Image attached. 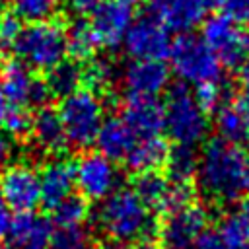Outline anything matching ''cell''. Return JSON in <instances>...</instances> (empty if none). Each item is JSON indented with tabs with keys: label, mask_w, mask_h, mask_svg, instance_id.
Instances as JSON below:
<instances>
[{
	"label": "cell",
	"mask_w": 249,
	"mask_h": 249,
	"mask_svg": "<svg viewBox=\"0 0 249 249\" xmlns=\"http://www.w3.org/2000/svg\"><path fill=\"white\" fill-rule=\"evenodd\" d=\"M198 189L214 202H237L249 195V152L222 138L210 140L195 171Z\"/></svg>",
	"instance_id": "cell-1"
},
{
	"label": "cell",
	"mask_w": 249,
	"mask_h": 249,
	"mask_svg": "<svg viewBox=\"0 0 249 249\" xmlns=\"http://www.w3.org/2000/svg\"><path fill=\"white\" fill-rule=\"evenodd\" d=\"M95 226L105 237L130 245L154 241L158 231L152 210L136 196L132 189H115L109 196L99 200L95 210Z\"/></svg>",
	"instance_id": "cell-2"
},
{
	"label": "cell",
	"mask_w": 249,
	"mask_h": 249,
	"mask_svg": "<svg viewBox=\"0 0 249 249\" xmlns=\"http://www.w3.org/2000/svg\"><path fill=\"white\" fill-rule=\"evenodd\" d=\"M12 53L31 72L45 74L66 58V25L56 18L29 21L12 45Z\"/></svg>",
	"instance_id": "cell-3"
},
{
	"label": "cell",
	"mask_w": 249,
	"mask_h": 249,
	"mask_svg": "<svg viewBox=\"0 0 249 249\" xmlns=\"http://www.w3.org/2000/svg\"><path fill=\"white\" fill-rule=\"evenodd\" d=\"M56 111L70 148L88 150L95 144V136L105 119V107L99 93L88 88H78L76 91L60 97Z\"/></svg>",
	"instance_id": "cell-4"
},
{
	"label": "cell",
	"mask_w": 249,
	"mask_h": 249,
	"mask_svg": "<svg viewBox=\"0 0 249 249\" xmlns=\"http://www.w3.org/2000/svg\"><path fill=\"white\" fill-rule=\"evenodd\" d=\"M167 56L171 60V72L183 84H191L196 88L222 80L220 60L198 35L181 33V37L171 43Z\"/></svg>",
	"instance_id": "cell-5"
},
{
	"label": "cell",
	"mask_w": 249,
	"mask_h": 249,
	"mask_svg": "<svg viewBox=\"0 0 249 249\" xmlns=\"http://www.w3.org/2000/svg\"><path fill=\"white\" fill-rule=\"evenodd\" d=\"M163 107V130L175 144L195 146L208 134L210 121L206 111L196 103L185 86L171 88Z\"/></svg>",
	"instance_id": "cell-6"
},
{
	"label": "cell",
	"mask_w": 249,
	"mask_h": 249,
	"mask_svg": "<svg viewBox=\"0 0 249 249\" xmlns=\"http://www.w3.org/2000/svg\"><path fill=\"white\" fill-rule=\"evenodd\" d=\"M200 37L228 68H239L249 58V29L226 14L204 19Z\"/></svg>",
	"instance_id": "cell-7"
},
{
	"label": "cell",
	"mask_w": 249,
	"mask_h": 249,
	"mask_svg": "<svg viewBox=\"0 0 249 249\" xmlns=\"http://www.w3.org/2000/svg\"><path fill=\"white\" fill-rule=\"evenodd\" d=\"M119 183L115 161L101 152H84L74 163V185L86 200H103L119 189Z\"/></svg>",
	"instance_id": "cell-8"
},
{
	"label": "cell",
	"mask_w": 249,
	"mask_h": 249,
	"mask_svg": "<svg viewBox=\"0 0 249 249\" xmlns=\"http://www.w3.org/2000/svg\"><path fill=\"white\" fill-rule=\"evenodd\" d=\"M123 45L132 58L161 60L169 53L171 37L169 29L150 12L138 19H132L123 37Z\"/></svg>",
	"instance_id": "cell-9"
},
{
	"label": "cell",
	"mask_w": 249,
	"mask_h": 249,
	"mask_svg": "<svg viewBox=\"0 0 249 249\" xmlns=\"http://www.w3.org/2000/svg\"><path fill=\"white\" fill-rule=\"evenodd\" d=\"M0 195L10 210L33 212L39 206V177L31 163H6L0 171Z\"/></svg>",
	"instance_id": "cell-10"
},
{
	"label": "cell",
	"mask_w": 249,
	"mask_h": 249,
	"mask_svg": "<svg viewBox=\"0 0 249 249\" xmlns=\"http://www.w3.org/2000/svg\"><path fill=\"white\" fill-rule=\"evenodd\" d=\"M208 228V212L196 204H185L167 212L160 226V241L165 249H191L193 241Z\"/></svg>",
	"instance_id": "cell-11"
},
{
	"label": "cell",
	"mask_w": 249,
	"mask_h": 249,
	"mask_svg": "<svg viewBox=\"0 0 249 249\" xmlns=\"http://www.w3.org/2000/svg\"><path fill=\"white\" fill-rule=\"evenodd\" d=\"M136 6L124 0H101L91 12V27L99 47L117 49L134 19Z\"/></svg>",
	"instance_id": "cell-12"
},
{
	"label": "cell",
	"mask_w": 249,
	"mask_h": 249,
	"mask_svg": "<svg viewBox=\"0 0 249 249\" xmlns=\"http://www.w3.org/2000/svg\"><path fill=\"white\" fill-rule=\"evenodd\" d=\"M121 82L126 95L158 97L169 84V70L161 60L134 58L121 70Z\"/></svg>",
	"instance_id": "cell-13"
},
{
	"label": "cell",
	"mask_w": 249,
	"mask_h": 249,
	"mask_svg": "<svg viewBox=\"0 0 249 249\" xmlns=\"http://www.w3.org/2000/svg\"><path fill=\"white\" fill-rule=\"evenodd\" d=\"M39 204L51 210L56 202L74 191V161L68 158L53 156L45 160L39 167Z\"/></svg>",
	"instance_id": "cell-14"
},
{
	"label": "cell",
	"mask_w": 249,
	"mask_h": 249,
	"mask_svg": "<svg viewBox=\"0 0 249 249\" xmlns=\"http://www.w3.org/2000/svg\"><path fill=\"white\" fill-rule=\"evenodd\" d=\"M212 0H154L152 14L171 31L189 33L208 18Z\"/></svg>",
	"instance_id": "cell-15"
},
{
	"label": "cell",
	"mask_w": 249,
	"mask_h": 249,
	"mask_svg": "<svg viewBox=\"0 0 249 249\" xmlns=\"http://www.w3.org/2000/svg\"><path fill=\"white\" fill-rule=\"evenodd\" d=\"M31 144L41 156H60L66 148V134L60 123L58 111L51 105L33 109V124H31Z\"/></svg>",
	"instance_id": "cell-16"
},
{
	"label": "cell",
	"mask_w": 249,
	"mask_h": 249,
	"mask_svg": "<svg viewBox=\"0 0 249 249\" xmlns=\"http://www.w3.org/2000/svg\"><path fill=\"white\" fill-rule=\"evenodd\" d=\"M121 117L136 136L161 134L163 130V107L158 97L126 95Z\"/></svg>",
	"instance_id": "cell-17"
},
{
	"label": "cell",
	"mask_w": 249,
	"mask_h": 249,
	"mask_svg": "<svg viewBox=\"0 0 249 249\" xmlns=\"http://www.w3.org/2000/svg\"><path fill=\"white\" fill-rule=\"evenodd\" d=\"M165 154H167V144L161 134L136 136L121 161L124 163L126 169H130L134 173L156 171L158 167L163 165Z\"/></svg>",
	"instance_id": "cell-18"
},
{
	"label": "cell",
	"mask_w": 249,
	"mask_h": 249,
	"mask_svg": "<svg viewBox=\"0 0 249 249\" xmlns=\"http://www.w3.org/2000/svg\"><path fill=\"white\" fill-rule=\"evenodd\" d=\"M134 138L136 134L130 130L123 117H105L95 136V146L97 152H101L109 160L121 161L128 152L130 144L134 142Z\"/></svg>",
	"instance_id": "cell-19"
},
{
	"label": "cell",
	"mask_w": 249,
	"mask_h": 249,
	"mask_svg": "<svg viewBox=\"0 0 249 249\" xmlns=\"http://www.w3.org/2000/svg\"><path fill=\"white\" fill-rule=\"evenodd\" d=\"M33 72L16 56L0 58V86L10 107H25Z\"/></svg>",
	"instance_id": "cell-20"
},
{
	"label": "cell",
	"mask_w": 249,
	"mask_h": 249,
	"mask_svg": "<svg viewBox=\"0 0 249 249\" xmlns=\"http://www.w3.org/2000/svg\"><path fill=\"white\" fill-rule=\"evenodd\" d=\"M218 231L228 249H249V198L237 200L222 216Z\"/></svg>",
	"instance_id": "cell-21"
},
{
	"label": "cell",
	"mask_w": 249,
	"mask_h": 249,
	"mask_svg": "<svg viewBox=\"0 0 249 249\" xmlns=\"http://www.w3.org/2000/svg\"><path fill=\"white\" fill-rule=\"evenodd\" d=\"M132 191L150 210H167L171 179L158 173V169L156 171H144V173L136 175Z\"/></svg>",
	"instance_id": "cell-22"
},
{
	"label": "cell",
	"mask_w": 249,
	"mask_h": 249,
	"mask_svg": "<svg viewBox=\"0 0 249 249\" xmlns=\"http://www.w3.org/2000/svg\"><path fill=\"white\" fill-rule=\"evenodd\" d=\"M99 49L95 31L86 18H76L66 27V53L74 60H88Z\"/></svg>",
	"instance_id": "cell-23"
},
{
	"label": "cell",
	"mask_w": 249,
	"mask_h": 249,
	"mask_svg": "<svg viewBox=\"0 0 249 249\" xmlns=\"http://www.w3.org/2000/svg\"><path fill=\"white\" fill-rule=\"evenodd\" d=\"M45 82L53 97H64L82 86V66L76 60L62 58L51 70L45 72Z\"/></svg>",
	"instance_id": "cell-24"
},
{
	"label": "cell",
	"mask_w": 249,
	"mask_h": 249,
	"mask_svg": "<svg viewBox=\"0 0 249 249\" xmlns=\"http://www.w3.org/2000/svg\"><path fill=\"white\" fill-rule=\"evenodd\" d=\"M91 58L93 60L82 68V84H86V88L95 93L111 89L121 80L119 66L109 58H95V56Z\"/></svg>",
	"instance_id": "cell-25"
},
{
	"label": "cell",
	"mask_w": 249,
	"mask_h": 249,
	"mask_svg": "<svg viewBox=\"0 0 249 249\" xmlns=\"http://www.w3.org/2000/svg\"><path fill=\"white\" fill-rule=\"evenodd\" d=\"M165 167L173 181H191L196 171L198 154L195 146L189 144H175L173 148H167L165 154Z\"/></svg>",
	"instance_id": "cell-26"
},
{
	"label": "cell",
	"mask_w": 249,
	"mask_h": 249,
	"mask_svg": "<svg viewBox=\"0 0 249 249\" xmlns=\"http://www.w3.org/2000/svg\"><path fill=\"white\" fill-rule=\"evenodd\" d=\"M214 124H216L218 136L226 142L239 144V142L249 138V130L245 126V121H243V117H241V113L237 111L235 105H230V103L220 105L216 109Z\"/></svg>",
	"instance_id": "cell-27"
},
{
	"label": "cell",
	"mask_w": 249,
	"mask_h": 249,
	"mask_svg": "<svg viewBox=\"0 0 249 249\" xmlns=\"http://www.w3.org/2000/svg\"><path fill=\"white\" fill-rule=\"evenodd\" d=\"M49 212L56 226H78L84 224L89 210H88V200L80 193L78 195L70 193L60 202H56Z\"/></svg>",
	"instance_id": "cell-28"
},
{
	"label": "cell",
	"mask_w": 249,
	"mask_h": 249,
	"mask_svg": "<svg viewBox=\"0 0 249 249\" xmlns=\"http://www.w3.org/2000/svg\"><path fill=\"white\" fill-rule=\"evenodd\" d=\"M49 249H95V243L91 231L82 224L58 226L51 233Z\"/></svg>",
	"instance_id": "cell-29"
},
{
	"label": "cell",
	"mask_w": 249,
	"mask_h": 249,
	"mask_svg": "<svg viewBox=\"0 0 249 249\" xmlns=\"http://www.w3.org/2000/svg\"><path fill=\"white\" fill-rule=\"evenodd\" d=\"M4 132L19 146H25L31 140V124H33V111L29 107H8L2 119Z\"/></svg>",
	"instance_id": "cell-30"
},
{
	"label": "cell",
	"mask_w": 249,
	"mask_h": 249,
	"mask_svg": "<svg viewBox=\"0 0 249 249\" xmlns=\"http://www.w3.org/2000/svg\"><path fill=\"white\" fill-rule=\"evenodd\" d=\"M8 6L25 21H39L54 18L58 0H8Z\"/></svg>",
	"instance_id": "cell-31"
},
{
	"label": "cell",
	"mask_w": 249,
	"mask_h": 249,
	"mask_svg": "<svg viewBox=\"0 0 249 249\" xmlns=\"http://www.w3.org/2000/svg\"><path fill=\"white\" fill-rule=\"evenodd\" d=\"M21 21L23 19L8 4H0V58L12 53V45L23 27Z\"/></svg>",
	"instance_id": "cell-32"
},
{
	"label": "cell",
	"mask_w": 249,
	"mask_h": 249,
	"mask_svg": "<svg viewBox=\"0 0 249 249\" xmlns=\"http://www.w3.org/2000/svg\"><path fill=\"white\" fill-rule=\"evenodd\" d=\"M35 216L37 214H33V212H16L10 218V226H8V231L4 235L6 237V247L18 249L23 243V239L27 237V233L33 228Z\"/></svg>",
	"instance_id": "cell-33"
},
{
	"label": "cell",
	"mask_w": 249,
	"mask_h": 249,
	"mask_svg": "<svg viewBox=\"0 0 249 249\" xmlns=\"http://www.w3.org/2000/svg\"><path fill=\"white\" fill-rule=\"evenodd\" d=\"M193 95H195L196 103L206 113L216 111L220 105L226 103V84H224V80H220V82H210V84L196 86Z\"/></svg>",
	"instance_id": "cell-34"
},
{
	"label": "cell",
	"mask_w": 249,
	"mask_h": 249,
	"mask_svg": "<svg viewBox=\"0 0 249 249\" xmlns=\"http://www.w3.org/2000/svg\"><path fill=\"white\" fill-rule=\"evenodd\" d=\"M51 233H53L51 220L47 216H35L31 231L27 233V237L23 239V243L18 249H49Z\"/></svg>",
	"instance_id": "cell-35"
},
{
	"label": "cell",
	"mask_w": 249,
	"mask_h": 249,
	"mask_svg": "<svg viewBox=\"0 0 249 249\" xmlns=\"http://www.w3.org/2000/svg\"><path fill=\"white\" fill-rule=\"evenodd\" d=\"M53 99H54V97H53V93H51V89H49L45 78L39 76L37 72H33L31 84H29V89H27V101H25V107H29V109L33 111V109L51 105Z\"/></svg>",
	"instance_id": "cell-36"
},
{
	"label": "cell",
	"mask_w": 249,
	"mask_h": 249,
	"mask_svg": "<svg viewBox=\"0 0 249 249\" xmlns=\"http://www.w3.org/2000/svg\"><path fill=\"white\" fill-rule=\"evenodd\" d=\"M218 8L239 23H249V0H214Z\"/></svg>",
	"instance_id": "cell-37"
},
{
	"label": "cell",
	"mask_w": 249,
	"mask_h": 249,
	"mask_svg": "<svg viewBox=\"0 0 249 249\" xmlns=\"http://www.w3.org/2000/svg\"><path fill=\"white\" fill-rule=\"evenodd\" d=\"M191 249H228L218 230H202L200 235L193 241Z\"/></svg>",
	"instance_id": "cell-38"
},
{
	"label": "cell",
	"mask_w": 249,
	"mask_h": 249,
	"mask_svg": "<svg viewBox=\"0 0 249 249\" xmlns=\"http://www.w3.org/2000/svg\"><path fill=\"white\" fill-rule=\"evenodd\" d=\"M101 0H68V8L78 14V16H84V14H91L93 8L99 4Z\"/></svg>",
	"instance_id": "cell-39"
},
{
	"label": "cell",
	"mask_w": 249,
	"mask_h": 249,
	"mask_svg": "<svg viewBox=\"0 0 249 249\" xmlns=\"http://www.w3.org/2000/svg\"><path fill=\"white\" fill-rule=\"evenodd\" d=\"M235 107H237V111L241 113V117H243V121H245V126H247V130H249V89H245V91L237 97Z\"/></svg>",
	"instance_id": "cell-40"
},
{
	"label": "cell",
	"mask_w": 249,
	"mask_h": 249,
	"mask_svg": "<svg viewBox=\"0 0 249 249\" xmlns=\"http://www.w3.org/2000/svg\"><path fill=\"white\" fill-rule=\"evenodd\" d=\"M10 208H8V204L4 202V198H2V195H0V237H4L6 235V231H8V226H10Z\"/></svg>",
	"instance_id": "cell-41"
},
{
	"label": "cell",
	"mask_w": 249,
	"mask_h": 249,
	"mask_svg": "<svg viewBox=\"0 0 249 249\" xmlns=\"http://www.w3.org/2000/svg\"><path fill=\"white\" fill-rule=\"evenodd\" d=\"M10 154H12V150H10V140H8V136L0 130V165H6V163H8Z\"/></svg>",
	"instance_id": "cell-42"
},
{
	"label": "cell",
	"mask_w": 249,
	"mask_h": 249,
	"mask_svg": "<svg viewBox=\"0 0 249 249\" xmlns=\"http://www.w3.org/2000/svg\"><path fill=\"white\" fill-rule=\"evenodd\" d=\"M97 249H132V245H130V243H124V241H119V239L105 237L103 243H101Z\"/></svg>",
	"instance_id": "cell-43"
},
{
	"label": "cell",
	"mask_w": 249,
	"mask_h": 249,
	"mask_svg": "<svg viewBox=\"0 0 249 249\" xmlns=\"http://www.w3.org/2000/svg\"><path fill=\"white\" fill-rule=\"evenodd\" d=\"M239 78H241V82L245 84V88L249 89V58L239 66Z\"/></svg>",
	"instance_id": "cell-44"
},
{
	"label": "cell",
	"mask_w": 249,
	"mask_h": 249,
	"mask_svg": "<svg viewBox=\"0 0 249 249\" xmlns=\"http://www.w3.org/2000/svg\"><path fill=\"white\" fill-rule=\"evenodd\" d=\"M124 2H130V4H134V6H138L142 0H124Z\"/></svg>",
	"instance_id": "cell-45"
},
{
	"label": "cell",
	"mask_w": 249,
	"mask_h": 249,
	"mask_svg": "<svg viewBox=\"0 0 249 249\" xmlns=\"http://www.w3.org/2000/svg\"><path fill=\"white\" fill-rule=\"evenodd\" d=\"M0 249H6V245L2 243V237H0Z\"/></svg>",
	"instance_id": "cell-46"
},
{
	"label": "cell",
	"mask_w": 249,
	"mask_h": 249,
	"mask_svg": "<svg viewBox=\"0 0 249 249\" xmlns=\"http://www.w3.org/2000/svg\"><path fill=\"white\" fill-rule=\"evenodd\" d=\"M6 249H10V247H6Z\"/></svg>",
	"instance_id": "cell-47"
}]
</instances>
